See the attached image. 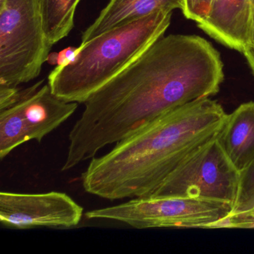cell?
Returning <instances> with one entry per match:
<instances>
[{
    "label": "cell",
    "instance_id": "6da1fadb",
    "mask_svg": "<svg viewBox=\"0 0 254 254\" xmlns=\"http://www.w3.org/2000/svg\"><path fill=\"white\" fill-rule=\"evenodd\" d=\"M223 66L218 52L203 38H159L84 102L69 132L62 171L91 160L169 111L216 94L224 81Z\"/></svg>",
    "mask_w": 254,
    "mask_h": 254
},
{
    "label": "cell",
    "instance_id": "7a4b0ae2",
    "mask_svg": "<svg viewBox=\"0 0 254 254\" xmlns=\"http://www.w3.org/2000/svg\"><path fill=\"white\" fill-rule=\"evenodd\" d=\"M227 117L209 98L163 114L91 159L81 175L84 190L110 200L149 197L185 160L218 137Z\"/></svg>",
    "mask_w": 254,
    "mask_h": 254
},
{
    "label": "cell",
    "instance_id": "3957f363",
    "mask_svg": "<svg viewBox=\"0 0 254 254\" xmlns=\"http://www.w3.org/2000/svg\"><path fill=\"white\" fill-rule=\"evenodd\" d=\"M171 19L172 12L159 11L81 44L72 63L50 72L52 91L66 102L84 103L163 37Z\"/></svg>",
    "mask_w": 254,
    "mask_h": 254
},
{
    "label": "cell",
    "instance_id": "277c9868",
    "mask_svg": "<svg viewBox=\"0 0 254 254\" xmlns=\"http://www.w3.org/2000/svg\"><path fill=\"white\" fill-rule=\"evenodd\" d=\"M39 0H0V86L38 78L50 57Z\"/></svg>",
    "mask_w": 254,
    "mask_h": 254
},
{
    "label": "cell",
    "instance_id": "5b68a950",
    "mask_svg": "<svg viewBox=\"0 0 254 254\" xmlns=\"http://www.w3.org/2000/svg\"><path fill=\"white\" fill-rule=\"evenodd\" d=\"M227 202L185 197H139L121 204L86 212L89 219H108L133 228L194 227L215 228L231 213Z\"/></svg>",
    "mask_w": 254,
    "mask_h": 254
},
{
    "label": "cell",
    "instance_id": "8992f818",
    "mask_svg": "<svg viewBox=\"0 0 254 254\" xmlns=\"http://www.w3.org/2000/svg\"><path fill=\"white\" fill-rule=\"evenodd\" d=\"M218 138L185 160L149 197L202 198L234 205L240 172L223 151Z\"/></svg>",
    "mask_w": 254,
    "mask_h": 254
},
{
    "label": "cell",
    "instance_id": "52a82bcc",
    "mask_svg": "<svg viewBox=\"0 0 254 254\" xmlns=\"http://www.w3.org/2000/svg\"><path fill=\"white\" fill-rule=\"evenodd\" d=\"M84 209L60 191L0 193V221L7 228H70L79 224Z\"/></svg>",
    "mask_w": 254,
    "mask_h": 254
},
{
    "label": "cell",
    "instance_id": "ba28073f",
    "mask_svg": "<svg viewBox=\"0 0 254 254\" xmlns=\"http://www.w3.org/2000/svg\"><path fill=\"white\" fill-rule=\"evenodd\" d=\"M197 26L215 41L242 53L252 42L254 0H214Z\"/></svg>",
    "mask_w": 254,
    "mask_h": 254
},
{
    "label": "cell",
    "instance_id": "9c48e42d",
    "mask_svg": "<svg viewBox=\"0 0 254 254\" xmlns=\"http://www.w3.org/2000/svg\"><path fill=\"white\" fill-rule=\"evenodd\" d=\"M78 104L58 97L49 84L32 90L18 102L30 141L41 142L75 112Z\"/></svg>",
    "mask_w": 254,
    "mask_h": 254
},
{
    "label": "cell",
    "instance_id": "30bf717a",
    "mask_svg": "<svg viewBox=\"0 0 254 254\" xmlns=\"http://www.w3.org/2000/svg\"><path fill=\"white\" fill-rule=\"evenodd\" d=\"M183 3L184 0H111L96 20L83 32L81 44L154 13L181 10Z\"/></svg>",
    "mask_w": 254,
    "mask_h": 254
},
{
    "label": "cell",
    "instance_id": "8fae6325",
    "mask_svg": "<svg viewBox=\"0 0 254 254\" xmlns=\"http://www.w3.org/2000/svg\"><path fill=\"white\" fill-rule=\"evenodd\" d=\"M223 151L241 171L254 159V102L242 104L227 117L218 138Z\"/></svg>",
    "mask_w": 254,
    "mask_h": 254
},
{
    "label": "cell",
    "instance_id": "7c38bea8",
    "mask_svg": "<svg viewBox=\"0 0 254 254\" xmlns=\"http://www.w3.org/2000/svg\"><path fill=\"white\" fill-rule=\"evenodd\" d=\"M81 0H39L44 32L52 46L69 35Z\"/></svg>",
    "mask_w": 254,
    "mask_h": 254
},
{
    "label": "cell",
    "instance_id": "4fadbf2b",
    "mask_svg": "<svg viewBox=\"0 0 254 254\" xmlns=\"http://www.w3.org/2000/svg\"><path fill=\"white\" fill-rule=\"evenodd\" d=\"M30 141L18 103L0 111V159Z\"/></svg>",
    "mask_w": 254,
    "mask_h": 254
},
{
    "label": "cell",
    "instance_id": "5bb4252c",
    "mask_svg": "<svg viewBox=\"0 0 254 254\" xmlns=\"http://www.w3.org/2000/svg\"><path fill=\"white\" fill-rule=\"evenodd\" d=\"M253 207H254V159L240 172L237 197L232 212H243Z\"/></svg>",
    "mask_w": 254,
    "mask_h": 254
},
{
    "label": "cell",
    "instance_id": "9a60e30c",
    "mask_svg": "<svg viewBox=\"0 0 254 254\" xmlns=\"http://www.w3.org/2000/svg\"><path fill=\"white\" fill-rule=\"evenodd\" d=\"M213 1L214 0H184L181 11L188 20H193L197 24L206 18Z\"/></svg>",
    "mask_w": 254,
    "mask_h": 254
},
{
    "label": "cell",
    "instance_id": "2e32d148",
    "mask_svg": "<svg viewBox=\"0 0 254 254\" xmlns=\"http://www.w3.org/2000/svg\"><path fill=\"white\" fill-rule=\"evenodd\" d=\"M215 228H254V207L243 212H232Z\"/></svg>",
    "mask_w": 254,
    "mask_h": 254
},
{
    "label": "cell",
    "instance_id": "e0dca14e",
    "mask_svg": "<svg viewBox=\"0 0 254 254\" xmlns=\"http://www.w3.org/2000/svg\"><path fill=\"white\" fill-rule=\"evenodd\" d=\"M44 80L40 81L35 85L26 90H21L17 87L0 86V111L7 109L13 105L18 103L25 96L35 90L37 87L41 86L44 83Z\"/></svg>",
    "mask_w": 254,
    "mask_h": 254
},
{
    "label": "cell",
    "instance_id": "ac0fdd59",
    "mask_svg": "<svg viewBox=\"0 0 254 254\" xmlns=\"http://www.w3.org/2000/svg\"><path fill=\"white\" fill-rule=\"evenodd\" d=\"M244 56L246 58L248 63L249 64L250 67L252 69L253 73L254 75V30L253 35L252 42L249 46L246 47L243 51Z\"/></svg>",
    "mask_w": 254,
    "mask_h": 254
}]
</instances>
